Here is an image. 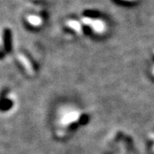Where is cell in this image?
Listing matches in <instances>:
<instances>
[{
  "label": "cell",
  "instance_id": "obj_1",
  "mask_svg": "<svg viewBox=\"0 0 154 154\" xmlns=\"http://www.w3.org/2000/svg\"><path fill=\"white\" fill-rule=\"evenodd\" d=\"M77 16L81 22L83 31L85 28H88L93 33L96 34H103L108 30V22L99 12L94 11H83Z\"/></svg>",
  "mask_w": 154,
  "mask_h": 154
},
{
  "label": "cell",
  "instance_id": "obj_2",
  "mask_svg": "<svg viewBox=\"0 0 154 154\" xmlns=\"http://www.w3.org/2000/svg\"><path fill=\"white\" fill-rule=\"evenodd\" d=\"M27 14L28 15L26 17V21L30 26L38 28L43 24L45 18L42 14H44V12L39 11H29Z\"/></svg>",
  "mask_w": 154,
  "mask_h": 154
},
{
  "label": "cell",
  "instance_id": "obj_3",
  "mask_svg": "<svg viewBox=\"0 0 154 154\" xmlns=\"http://www.w3.org/2000/svg\"><path fill=\"white\" fill-rule=\"evenodd\" d=\"M78 118V113L76 111H72L70 113H69V115H67L63 119V122H64L63 124H65V122H75Z\"/></svg>",
  "mask_w": 154,
  "mask_h": 154
},
{
  "label": "cell",
  "instance_id": "obj_4",
  "mask_svg": "<svg viewBox=\"0 0 154 154\" xmlns=\"http://www.w3.org/2000/svg\"><path fill=\"white\" fill-rule=\"evenodd\" d=\"M115 1H117L122 5H134L140 0H115Z\"/></svg>",
  "mask_w": 154,
  "mask_h": 154
},
{
  "label": "cell",
  "instance_id": "obj_5",
  "mask_svg": "<svg viewBox=\"0 0 154 154\" xmlns=\"http://www.w3.org/2000/svg\"><path fill=\"white\" fill-rule=\"evenodd\" d=\"M31 1V0H30ZM32 1H38V0H32Z\"/></svg>",
  "mask_w": 154,
  "mask_h": 154
},
{
  "label": "cell",
  "instance_id": "obj_6",
  "mask_svg": "<svg viewBox=\"0 0 154 154\" xmlns=\"http://www.w3.org/2000/svg\"><path fill=\"white\" fill-rule=\"evenodd\" d=\"M152 71H153V74H154V67H153V70H152Z\"/></svg>",
  "mask_w": 154,
  "mask_h": 154
}]
</instances>
